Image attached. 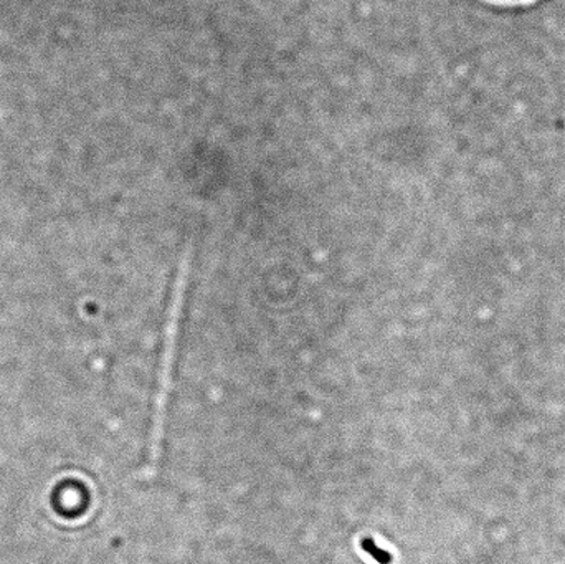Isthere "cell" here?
I'll use <instances>...</instances> for the list:
<instances>
[{"label": "cell", "instance_id": "1", "mask_svg": "<svg viewBox=\"0 0 565 564\" xmlns=\"http://www.w3.org/2000/svg\"><path fill=\"white\" fill-rule=\"evenodd\" d=\"M362 549L364 552H367L372 558L375 560L379 564H392V555L388 552H385L381 546L375 545L374 540L364 539L362 540Z\"/></svg>", "mask_w": 565, "mask_h": 564}]
</instances>
